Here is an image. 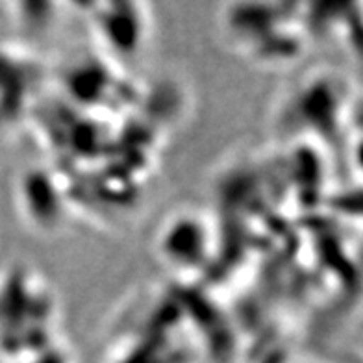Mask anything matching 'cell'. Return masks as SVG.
<instances>
[{
	"label": "cell",
	"instance_id": "6da1fadb",
	"mask_svg": "<svg viewBox=\"0 0 363 363\" xmlns=\"http://www.w3.org/2000/svg\"><path fill=\"white\" fill-rule=\"evenodd\" d=\"M211 225L199 211H178L163 220L158 234V252L169 267L193 271L210 252Z\"/></svg>",
	"mask_w": 363,
	"mask_h": 363
}]
</instances>
